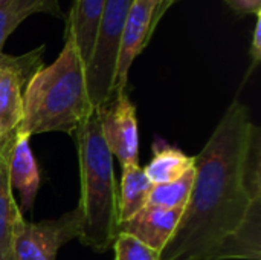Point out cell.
Returning <instances> with one entry per match:
<instances>
[{
  "mask_svg": "<svg viewBox=\"0 0 261 260\" xmlns=\"http://www.w3.org/2000/svg\"><path fill=\"white\" fill-rule=\"evenodd\" d=\"M73 136L81 178L78 208L83 213V228L78 239L84 247L106 253L119 234V188L113 156L101 133L98 109L81 123Z\"/></svg>",
  "mask_w": 261,
  "mask_h": 260,
  "instance_id": "3",
  "label": "cell"
},
{
  "mask_svg": "<svg viewBox=\"0 0 261 260\" xmlns=\"http://www.w3.org/2000/svg\"><path fill=\"white\" fill-rule=\"evenodd\" d=\"M171 5V0H133L119 41L113 97L127 92L128 74L135 58L145 49L156 25Z\"/></svg>",
  "mask_w": 261,
  "mask_h": 260,
  "instance_id": "7",
  "label": "cell"
},
{
  "mask_svg": "<svg viewBox=\"0 0 261 260\" xmlns=\"http://www.w3.org/2000/svg\"><path fill=\"white\" fill-rule=\"evenodd\" d=\"M93 110L84 61L72 34L64 29V46L57 60L40 67L24 86L23 118L17 132L28 136L64 132L73 136Z\"/></svg>",
  "mask_w": 261,
  "mask_h": 260,
  "instance_id": "2",
  "label": "cell"
},
{
  "mask_svg": "<svg viewBox=\"0 0 261 260\" xmlns=\"http://www.w3.org/2000/svg\"><path fill=\"white\" fill-rule=\"evenodd\" d=\"M2 55H3V54H2ZM2 55H0V57H2Z\"/></svg>",
  "mask_w": 261,
  "mask_h": 260,
  "instance_id": "21",
  "label": "cell"
},
{
  "mask_svg": "<svg viewBox=\"0 0 261 260\" xmlns=\"http://www.w3.org/2000/svg\"><path fill=\"white\" fill-rule=\"evenodd\" d=\"M171 2H173V3H174V2H176V0H171Z\"/></svg>",
  "mask_w": 261,
  "mask_h": 260,
  "instance_id": "20",
  "label": "cell"
},
{
  "mask_svg": "<svg viewBox=\"0 0 261 260\" xmlns=\"http://www.w3.org/2000/svg\"><path fill=\"white\" fill-rule=\"evenodd\" d=\"M193 169L194 156H188L180 149L156 138L153 144V158L144 167V173L153 185H158L176 181Z\"/></svg>",
  "mask_w": 261,
  "mask_h": 260,
  "instance_id": "13",
  "label": "cell"
},
{
  "mask_svg": "<svg viewBox=\"0 0 261 260\" xmlns=\"http://www.w3.org/2000/svg\"><path fill=\"white\" fill-rule=\"evenodd\" d=\"M249 55L252 58V63H251V67L248 69L246 72V77H245V81L249 78V75L254 72V69L260 64L261 61V17L260 14L257 15V21H255V28H254V34H252V44H251V49H249Z\"/></svg>",
  "mask_w": 261,
  "mask_h": 260,
  "instance_id": "18",
  "label": "cell"
},
{
  "mask_svg": "<svg viewBox=\"0 0 261 260\" xmlns=\"http://www.w3.org/2000/svg\"><path fill=\"white\" fill-rule=\"evenodd\" d=\"M153 184L144 173L139 164H130L122 167L118 210H119V225L130 221L142 208L147 207Z\"/></svg>",
  "mask_w": 261,
  "mask_h": 260,
  "instance_id": "14",
  "label": "cell"
},
{
  "mask_svg": "<svg viewBox=\"0 0 261 260\" xmlns=\"http://www.w3.org/2000/svg\"><path fill=\"white\" fill-rule=\"evenodd\" d=\"M14 138L0 143V260H17L14 251V234L21 211L12 196L8 166Z\"/></svg>",
  "mask_w": 261,
  "mask_h": 260,
  "instance_id": "11",
  "label": "cell"
},
{
  "mask_svg": "<svg viewBox=\"0 0 261 260\" xmlns=\"http://www.w3.org/2000/svg\"><path fill=\"white\" fill-rule=\"evenodd\" d=\"M193 182L194 169L176 181L153 185L147 201V207L164 210H185L193 190Z\"/></svg>",
  "mask_w": 261,
  "mask_h": 260,
  "instance_id": "16",
  "label": "cell"
},
{
  "mask_svg": "<svg viewBox=\"0 0 261 260\" xmlns=\"http://www.w3.org/2000/svg\"><path fill=\"white\" fill-rule=\"evenodd\" d=\"M261 259V127L234 100L194 156V182L161 260Z\"/></svg>",
  "mask_w": 261,
  "mask_h": 260,
  "instance_id": "1",
  "label": "cell"
},
{
  "mask_svg": "<svg viewBox=\"0 0 261 260\" xmlns=\"http://www.w3.org/2000/svg\"><path fill=\"white\" fill-rule=\"evenodd\" d=\"M225 3L239 15L260 14L261 0H225Z\"/></svg>",
  "mask_w": 261,
  "mask_h": 260,
  "instance_id": "19",
  "label": "cell"
},
{
  "mask_svg": "<svg viewBox=\"0 0 261 260\" xmlns=\"http://www.w3.org/2000/svg\"><path fill=\"white\" fill-rule=\"evenodd\" d=\"M133 0H106L90 58L86 64L89 98L95 109L113 98L115 70L122 29Z\"/></svg>",
  "mask_w": 261,
  "mask_h": 260,
  "instance_id": "4",
  "label": "cell"
},
{
  "mask_svg": "<svg viewBox=\"0 0 261 260\" xmlns=\"http://www.w3.org/2000/svg\"><path fill=\"white\" fill-rule=\"evenodd\" d=\"M184 210H164L154 207L142 208L130 221L119 225V233L132 234L150 248L162 251L171 239Z\"/></svg>",
  "mask_w": 261,
  "mask_h": 260,
  "instance_id": "10",
  "label": "cell"
},
{
  "mask_svg": "<svg viewBox=\"0 0 261 260\" xmlns=\"http://www.w3.org/2000/svg\"><path fill=\"white\" fill-rule=\"evenodd\" d=\"M31 136L17 132L9 155V184L20 195V211H31L40 188V172L32 155Z\"/></svg>",
  "mask_w": 261,
  "mask_h": 260,
  "instance_id": "9",
  "label": "cell"
},
{
  "mask_svg": "<svg viewBox=\"0 0 261 260\" xmlns=\"http://www.w3.org/2000/svg\"><path fill=\"white\" fill-rule=\"evenodd\" d=\"M44 46L23 55L0 57V143L17 135L23 118V92L29 78L43 67Z\"/></svg>",
  "mask_w": 261,
  "mask_h": 260,
  "instance_id": "5",
  "label": "cell"
},
{
  "mask_svg": "<svg viewBox=\"0 0 261 260\" xmlns=\"http://www.w3.org/2000/svg\"><path fill=\"white\" fill-rule=\"evenodd\" d=\"M32 14H49L66 17L61 12L58 0H0V55L3 44L15 28Z\"/></svg>",
  "mask_w": 261,
  "mask_h": 260,
  "instance_id": "15",
  "label": "cell"
},
{
  "mask_svg": "<svg viewBox=\"0 0 261 260\" xmlns=\"http://www.w3.org/2000/svg\"><path fill=\"white\" fill-rule=\"evenodd\" d=\"M83 213L76 207L58 219L43 222L18 221L14 234V251L17 260H55L58 250L80 238Z\"/></svg>",
  "mask_w": 261,
  "mask_h": 260,
  "instance_id": "6",
  "label": "cell"
},
{
  "mask_svg": "<svg viewBox=\"0 0 261 260\" xmlns=\"http://www.w3.org/2000/svg\"><path fill=\"white\" fill-rule=\"evenodd\" d=\"M104 5L106 0H73L72 9L66 18L64 29L72 34L84 66L87 64L93 49L96 29Z\"/></svg>",
  "mask_w": 261,
  "mask_h": 260,
  "instance_id": "12",
  "label": "cell"
},
{
  "mask_svg": "<svg viewBox=\"0 0 261 260\" xmlns=\"http://www.w3.org/2000/svg\"><path fill=\"white\" fill-rule=\"evenodd\" d=\"M102 138L121 167L139 164V132L136 107L127 92L115 95L98 107Z\"/></svg>",
  "mask_w": 261,
  "mask_h": 260,
  "instance_id": "8",
  "label": "cell"
},
{
  "mask_svg": "<svg viewBox=\"0 0 261 260\" xmlns=\"http://www.w3.org/2000/svg\"><path fill=\"white\" fill-rule=\"evenodd\" d=\"M115 260H161V253L127 233H119L112 245Z\"/></svg>",
  "mask_w": 261,
  "mask_h": 260,
  "instance_id": "17",
  "label": "cell"
}]
</instances>
